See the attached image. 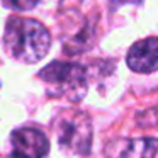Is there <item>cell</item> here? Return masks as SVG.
<instances>
[{
  "mask_svg": "<svg viewBox=\"0 0 158 158\" xmlns=\"http://www.w3.org/2000/svg\"><path fill=\"white\" fill-rule=\"evenodd\" d=\"M5 5L10 9H17V10H29L32 9L39 0H4Z\"/></svg>",
  "mask_w": 158,
  "mask_h": 158,
  "instance_id": "7",
  "label": "cell"
},
{
  "mask_svg": "<svg viewBox=\"0 0 158 158\" xmlns=\"http://www.w3.org/2000/svg\"><path fill=\"white\" fill-rule=\"evenodd\" d=\"M10 158H44L49 151V141L36 127H19L12 133Z\"/></svg>",
  "mask_w": 158,
  "mask_h": 158,
  "instance_id": "4",
  "label": "cell"
},
{
  "mask_svg": "<svg viewBox=\"0 0 158 158\" xmlns=\"http://www.w3.org/2000/svg\"><path fill=\"white\" fill-rule=\"evenodd\" d=\"M39 78L49 85V92L70 102H80L87 94L89 80L82 65L73 61H53L39 72Z\"/></svg>",
  "mask_w": 158,
  "mask_h": 158,
  "instance_id": "2",
  "label": "cell"
},
{
  "mask_svg": "<svg viewBox=\"0 0 158 158\" xmlns=\"http://www.w3.org/2000/svg\"><path fill=\"white\" fill-rule=\"evenodd\" d=\"M158 153V139L136 138V139H112L106 144V158H155Z\"/></svg>",
  "mask_w": 158,
  "mask_h": 158,
  "instance_id": "5",
  "label": "cell"
},
{
  "mask_svg": "<svg viewBox=\"0 0 158 158\" xmlns=\"http://www.w3.org/2000/svg\"><path fill=\"white\" fill-rule=\"evenodd\" d=\"M123 2H126V0H112V4H116V5L117 4H123Z\"/></svg>",
  "mask_w": 158,
  "mask_h": 158,
  "instance_id": "8",
  "label": "cell"
},
{
  "mask_svg": "<svg viewBox=\"0 0 158 158\" xmlns=\"http://www.w3.org/2000/svg\"><path fill=\"white\" fill-rule=\"evenodd\" d=\"M4 44L14 60L22 63H38L48 55L51 36L41 22L12 15L5 24Z\"/></svg>",
  "mask_w": 158,
  "mask_h": 158,
  "instance_id": "1",
  "label": "cell"
},
{
  "mask_svg": "<svg viewBox=\"0 0 158 158\" xmlns=\"http://www.w3.org/2000/svg\"><path fill=\"white\" fill-rule=\"evenodd\" d=\"M58 144L68 155H89L92 148V121L85 112L65 110L55 121Z\"/></svg>",
  "mask_w": 158,
  "mask_h": 158,
  "instance_id": "3",
  "label": "cell"
},
{
  "mask_svg": "<svg viewBox=\"0 0 158 158\" xmlns=\"http://www.w3.org/2000/svg\"><path fill=\"white\" fill-rule=\"evenodd\" d=\"M127 66L136 73L158 70V38H146L134 43L126 56Z\"/></svg>",
  "mask_w": 158,
  "mask_h": 158,
  "instance_id": "6",
  "label": "cell"
}]
</instances>
